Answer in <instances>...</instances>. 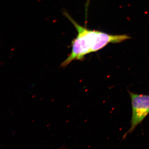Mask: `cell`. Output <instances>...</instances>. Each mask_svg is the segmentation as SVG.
Here are the masks:
<instances>
[{
    "label": "cell",
    "mask_w": 149,
    "mask_h": 149,
    "mask_svg": "<svg viewBox=\"0 0 149 149\" xmlns=\"http://www.w3.org/2000/svg\"><path fill=\"white\" fill-rule=\"evenodd\" d=\"M128 92L131 99L132 115L130 121L131 126L123 136V139L126 138L128 134L132 133L149 114V95Z\"/></svg>",
    "instance_id": "7a4b0ae2"
},
{
    "label": "cell",
    "mask_w": 149,
    "mask_h": 149,
    "mask_svg": "<svg viewBox=\"0 0 149 149\" xmlns=\"http://www.w3.org/2000/svg\"><path fill=\"white\" fill-rule=\"evenodd\" d=\"M63 14L74 25L77 35L71 42V53L62 63L63 67L74 60H83L85 56L101 49L109 43H120L130 38L126 35H110L88 29L78 24L66 12Z\"/></svg>",
    "instance_id": "6da1fadb"
}]
</instances>
